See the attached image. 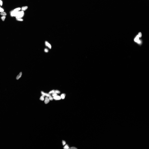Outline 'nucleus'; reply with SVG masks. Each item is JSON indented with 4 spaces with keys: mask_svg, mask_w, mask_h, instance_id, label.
<instances>
[{
    "mask_svg": "<svg viewBox=\"0 0 149 149\" xmlns=\"http://www.w3.org/2000/svg\"><path fill=\"white\" fill-rule=\"evenodd\" d=\"M47 23L46 21L39 23L37 28L31 33L32 36L34 38L41 37L47 32Z\"/></svg>",
    "mask_w": 149,
    "mask_h": 149,
    "instance_id": "f257e3e1",
    "label": "nucleus"
},
{
    "mask_svg": "<svg viewBox=\"0 0 149 149\" xmlns=\"http://www.w3.org/2000/svg\"><path fill=\"white\" fill-rule=\"evenodd\" d=\"M39 23H29L26 22L23 25L22 27V31L24 33L28 32L32 33L35 30L38 26Z\"/></svg>",
    "mask_w": 149,
    "mask_h": 149,
    "instance_id": "f03ea898",
    "label": "nucleus"
},
{
    "mask_svg": "<svg viewBox=\"0 0 149 149\" xmlns=\"http://www.w3.org/2000/svg\"><path fill=\"white\" fill-rule=\"evenodd\" d=\"M90 88L93 93H95L99 97H102L103 93L102 90L95 83L91 82L90 84Z\"/></svg>",
    "mask_w": 149,
    "mask_h": 149,
    "instance_id": "7ed1b4c3",
    "label": "nucleus"
},
{
    "mask_svg": "<svg viewBox=\"0 0 149 149\" xmlns=\"http://www.w3.org/2000/svg\"><path fill=\"white\" fill-rule=\"evenodd\" d=\"M55 13H47L44 14L43 16V19L45 21H50L55 17Z\"/></svg>",
    "mask_w": 149,
    "mask_h": 149,
    "instance_id": "20e7f679",
    "label": "nucleus"
},
{
    "mask_svg": "<svg viewBox=\"0 0 149 149\" xmlns=\"http://www.w3.org/2000/svg\"><path fill=\"white\" fill-rule=\"evenodd\" d=\"M1 29L3 30L8 31H12L13 30V28L12 26L9 24L6 23L2 24L1 26Z\"/></svg>",
    "mask_w": 149,
    "mask_h": 149,
    "instance_id": "39448f33",
    "label": "nucleus"
},
{
    "mask_svg": "<svg viewBox=\"0 0 149 149\" xmlns=\"http://www.w3.org/2000/svg\"><path fill=\"white\" fill-rule=\"evenodd\" d=\"M41 17L40 16H37L32 17L29 19L27 21L29 23H35L37 21L40 20Z\"/></svg>",
    "mask_w": 149,
    "mask_h": 149,
    "instance_id": "423d86ee",
    "label": "nucleus"
},
{
    "mask_svg": "<svg viewBox=\"0 0 149 149\" xmlns=\"http://www.w3.org/2000/svg\"><path fill=\"white\" fill-rule=\"evenodd\" d=\"M11 35V33L9 32H7L3 34L2 37L4 40L6 42H8Z\"/></svg>",
    "mask_w": 149,
    "mask_h": 149,
    "instance_id": "0eeeda50",
    "label": "nucleus"
},
{
    "mask_svg": "<svg viewBox=\"0 0 149 149\" xmlns=\"http://www.w3.org/2000/svg\"><path fill=\"white\" fill-rule=\"evenodd\" d=\"M89 102L90 104L94 105L96 104L97 101L95 98L93 97H91L89 98Z\"/></svg>",
    "mask_w": 149,
    "mask_h": 149,
    "instance_id": "6e6552de",
    "label": "nucleus"
},
{
    "mask_svg": "<svg viewBox=\"0 0 149 149\" xmlns=\"http://www.w3.org/2000/svg\"><path fill=\"white\" fill-rule=\"evenodd\" d=\"M34 40L37 42H45L46 41V40L45 38L41 37L34 38Z\"/></svg>",
    "mask_w": 149,
    "mask_h": 149,
    "instance_id": "1a4fd4ad",
    "label": "nucleus"
},
{
    "mask_svg": "<svg viewBox=\"0 0 149 149\" xmlns=\"http://www.w3.org/2000/svg\"><path fill=\"white\" fill-rule=\"evenodd\" d=\"M7 22V20L5 17L1 16L0 17V24L6 23Z\"/></svg>",
    "mask_w": 149,
    "mask_h": 149,
    "instance_id": "9d476101",
    "label": "nucleus"
},
{
    "mask_svg": "<svg viewBox=\"0 0 149 149\" xmlns=\"http://www.w3.org/2000/svg\"><path fill=\"white\" fill-rule=\"evenodd\" d=\"M0 9L2 11H4L5 9L4 3L1 1H0Z\"/></svg>",
    "mask_w": 149,
    "mask_h": 149,
    "instance_id": "9b49d317",
    "label": "nucleus"
},
{
    "mask_svg": "<svg viewBox=\"0 0 149 149\" xmlns=\"http://www.w3.org/2000/svg\"><path fill=\"white\" fill-rule=\"evenodd\" d=\"M44 146L43 144H41L39 146L38 148L37 149H44Z\"/></svg>",
    "mask_w": 149,
    "mask_h": 149,
    "instance_id": "f8f14e48",
    "label": "nucleus"
},
{
    "mask_svg": "<svg viewBox=\"0 0 149 149\" xmlns=\"http://www.w3.org/2000/svg\"><path fill=\"white\" fill-rule=\"evenodd\" d=\"M1 16V14H0V17Z\"/></svg>",
    "mask_w": 149,
    "mask_h": 149,
    "instance_id": "ddd939ff",
    "label": "nucleus"
},
{
    "mask_svg": "<svg viewBox=\"0 0 149 149\" xmlns=\"http://www.w3.org/2000/svg\"><path fill=\"white\" fill-rule=\"evenodd\" d=\"M0 1H1V0H0Z\"/></svg>",
    "mask_w": 149,
    "mask_h": 149,
    "instance_id": "4468645a",
    "label": "nucleus"
}]
</instances>
